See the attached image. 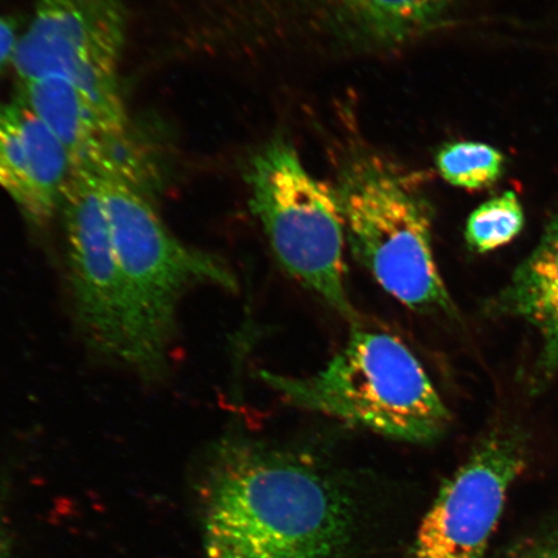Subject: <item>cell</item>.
Masks as SVG:
<instances>
[{
  "mask_svg": "<svg viewBox=\"0 0 558 558\" xmlns=\"http://www.w3.org/2000/svg\"><path fill=\"white\" fill-rule=\"evenodd\" d=\"M331 25L368 47H393L434 26L453 0H323Z\"/></svg>",
  "mask_w": 558,
  "mask_h": 558,
  "instance_id": "cell-12",
  "label": "cell"
},
{
  "mask_svg": "<svg viewBox=\"0 0 558 558\" xmlns=\"http://www.w3.org/2000/svg\"><path fill=\"white\" fill-rule=\"evenodd\" d=\"M72 170L64 146L26 105L0 102V186L31 225L47 226L60 211Z\"/></svg>",
  "mask_w": 558,
  "mask_h": 558,
  "instance_id": "cell-10",
  "label": "cell"
},
{
  "mask_svg": "<svg viewBox=\"0 0 558 558\" xmlns=\"http://www.w3.org/2000/svg\"><path fill=\"white\" fill-rule=\"evenodd\" d=\"M526 464L519 429L494 430L439 490L410 558H484L509 488Z\"/></svg>",
  "mask_w": 558,
  "mask_h": 558,
  "instance_id": "cell-8",
  "label": "cell"
},
{
  "mask_svg": "<svg viewBox=\"0 0 558 558\" xmlns=\"http://www.w3.org/2000/svg\"><path fill=\"white\" fill-rule=\"evenodd\" d=\"M60 211L76 317L96 352L146 379L162 375L167 348L140 311L111 239L99 178L73 169Z\"/></svg>",
  "mask_w": 558,
  "mask_h": 558,
  "instance_id": "cell-4",
  "label": "cell"
},
{
  "mask_svg": "<svg viewBox=\"0 0 558 558\" xmlns=\"http://www.w3.org/2000/svg\"><path fill=\"white\" fill-rule=\"evenodd\" d=\"M260 378L292 407L399 441L434 442L451 421L410 349L392 335L355 324L343 349L319 373L295 378L262 372Z\"/></svg>",
  "mask_w": 558,
  "mask_h": 558,
  "instance_id": "cell-2",
  "label": "cell"
},
{
  "mask_svg": "<svg viewBox=\"0 0 558 558\" xmlns=\"http://www.w3.org/2000/svg\"><path fill=\"white\" fill-rule=\"evenodd\" d=\"M0 558H10L9 541H7L2 523H0Z\"/></svg>",
  "mask_w": 558,
  "mask_h": 558,
  "instance_id": "cell-17",
  "label": "cell"
},
{
  "mask_svg": "<svg viewBox=\"0 0 558 558\" xmlns=\"http://www.w3.org/2000/svg\"><path fill=\"white\" fill-rule=\"evenodd\" d=\"M436 163L439 173L449 184L480 191L497 183L504 174L506 159L492 145L458 142L439 149Z\"/></svg>",
  "mask_w": 558,
  "mask_h": 558,
  "instance_id": "cell-13",
  "label": "cell"
},
{
  "mask_svg": "<svg viewBox=\"0 0 558 558\" xmlns=\"http://www.w3.org/2000/svg\"><path fill=\"white\" fill-rule=\"evenodd\" d=\"M495 558H558V527L521 541Z\"/></svg>",
  "mask_w": 558,
  "mask_h": 558,
  "instance_id": "cell-15",
  "label": "cell"
},
{
  "mask_svg": "<svg viewBox=\"0 0 558 558\" xmlns=\"http://www.w3.org/2000/svg\"><path fill=\"white\" fill-rule=\"evenodd\" d=\"M523 225L525 214L518 195L505 192L474 209L466 221L465 240L477 253H490L513 241Z\"/></svg>",
  "mask_w": 558,
  "mask_h": 558,
  "instance_id": "cell-14",
  "label": "cell"
},
{
  "mask_svg": "<svg viewBox=\"0 0 558 558\" xmlns=\"http://www.w3.org/2000/svg\"><path fill=\"white\" fill-rule=\"evenodd\" d=\"M17 100L44 122L68 153L72 169L118 172L140 185L125 111L105 107L61 76L19 82Z\"/></svg>",
  "mask_w": 558,
  "mask_h": 558,
  "instance_id": "cell-9",
  "label": "cell"
},
{
  "mask_svg": "<svg viewBox=\"0 0 558 558\" xmlns=\"http://www.w3.org/2000/svg\"><path fill=\"white\" fill-rule=\"evenodd\" d=\"M19 39V20L13 16H0V74L12 64Z\"/></svg>",
  "mask_w": 558,
  "mask_h": 558,
  "instance_id": "cell-16",
  "label": "cell"
},
{
  "mask_svg": "<svg viewBox=\"0 0 558 558\" xmlns=\"http://www.w3.org/2000/svg\"><path fill=\"white\" fill-rule=\"evenodd\" d=\"M124 34L123 0H35L12 65L19 82L61 76L125 111L118 82Z\"/></svg>",
  "mask_w": 558,
  "mask_h": 558,
  "instance_id": "cell-7",
  "label": "cell"
},
{
  "mask_svg": "<svg viewBox=\"0 0 558 558\" xmlns=\"http://www.w3.org/2000/svg\"><path fill=\"white\" fill-rule=\"evenodd\" d=\"M211 465L204 558H352V501L313 458L234 438Z\"/></svg>",
  "mask_w": 558,
  "mask_h": 558,
  "instance_id": "cell-1",
  "label": "cell"
},
{
  "mask_svg": "<svg viewBox=\"0 0 558 558\" xmlns=\"http://www.w3.org/2000/svg\"><path fill=\"white\" fill-rule=\"evenodd\" d=\"M96 174L125 281L153 332L169 348L185 292L199 284L235 291V277L219 257L179 241L123 174Z\"/></svg>",
  "mask_w": 558,
  "mask_h": 558,
  "instance_id": "cell-6",
  "label": "cell"
},
{
  "mask_svg": "<svg viewBox=\"0 0 558 558\" xmlns=\"http://www.w3.org/2000/svg\"><path fill=\"white\" fill-rule=\"evenodd\" d=\"M345 239L384 290L421 313L457 314L432 246L427 199L378 156L352 158L335 187Z\"/></svg>",
  "mask_w": 558,
  "mask_h": 558,
  "instance_id": "cell-3",
  "label": "cell"
},
{
  "mask_svg": "<svg viewBox=\"0 0 558 558\" xmlns=\"http://www.w3.org/2000/svg\"><path fill=\"white\" fill-rule=\"evenodd\" d=\"M251 207L277 259L341 316L354 320L345 286V229L338 195L305 170L286 140L270 142L251 162Z\"/></svg>",
  "mask_w": 558,
  "mask_h": 558,
  "instance_id": "cell-5",
  "label": "cell"
},
{
  "mask_svg": "<svg viewBox=\"0 0 558 558\" xmlns=\"http://www.w3.org/2000/svg\"><path fill=\"white\" fill-rule=\"evenodd\" d=\"M487 310L494 316L525 320L538 332L542 347L536 375L549 379L558 369V216Z\"/></svg>",
  "mask_w": 558,
  "mask_h": 558,
  "instance_id": "cell-11",
  "label": "cell"
}]
</instances>
